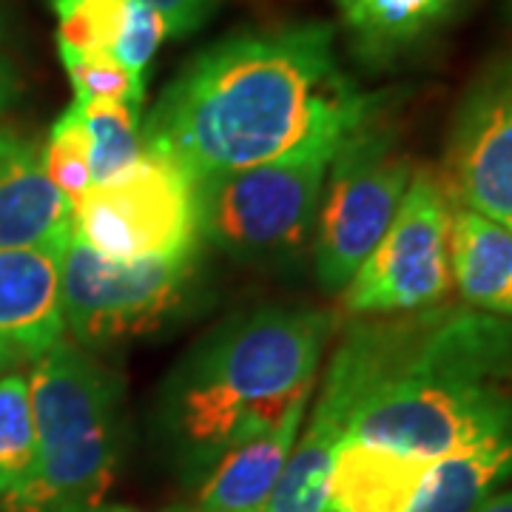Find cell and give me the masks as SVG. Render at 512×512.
<instances>
[{
	"label": "cell",
	"instance_id": "obj_1",
	"mask_svg": "<svg viewBox=\"0 0 512 512\" xmlns=\"http://www.w3.org/2000/svg\"><path fill=\"white\" fill-rule=\"evenodd\" d=\"M382 109L379 94L345 74L330 23H282L228 35L191 57L143 120V146L200 183Z\"/></svg>",
	"mask_w": 512,
	"mask_h": 512
},
{
	"label": "cell",
	"instance_id": "obj_2",
	"mask_svg": "<svg viewBox=\"0 0 512 512\" xmlns=\"http://www.w3.org/2000/svg\"><path fill=\"white\" fill-rule=\"evenodd\" d=\"M339 316L311 305H259L194 342L165 376L157 430L185 476L265 433L299 396L313 393Z\"/></svg>",
	"mask_w": 512,
	"mask_h": 512
},
{
	"label": "cell",
	"instance_id": "obj_3",
	"mask_svg": "<svg viewBox=\"0 0 512 512\" xmlns=\"http://www.w3.org/2000/svg\"><path fill=\"white\" fill-rule=\"evenodd\" d=\"M512 424V319L473 308L404 313L393 365L345 439L436 461Z\"/></svg>",
	"mask_w": 512,
	"mask_h": 512
},
{
	"label": "cell",
	"instance_id": "obj_4",
	"mask_svg": "<svg viewBox=\"0 0 512 512\" xmlns=\"http://www.w3.org/2000/svg\"><path fill=\"white\" fill-rule=\"evenodd\" d=\"M37 458L3 512H97L120 464V376L74 342L32 359Z\"/></svg>",
	"mask_w": 512,
	"mask_h": 512
},
{
	"label": "cell",
	"instance_id": "obj_5",
	"mask_svg": "<svg viewBox=\"0 0 512 512\" xmlns=\"http://www.w3.org/2000/svg\"><path fill=\"white\" fill-rule=\"evenodd\" d=\"M353 128H322L268 163L200 180V237L237 262L276 265L296 259L313 237L333 154Z\"/></svg>",
	"mask_w": 512,
	"mask_h": 512
},
{
	"label": "cell",
	"instance_id": "obj_6",
	"mask_svg": "<svg viewBox=\"0 0 512 512\" xmlns=\"http://www.w3.org/2000/svg\"><path fill=\"white\" fill-rule=\"evenodd\" d=\"M416 165L384 109L336 148L313 228V271L325 293H342L393 222Z\"/></svg>",
	"mask_w": 512,
	"mask_h": 512
},
{
	"label": "cell",
	"instance_id": "obj_7",
	"mask_svg": "<svg viewBox=\"0 0 512 512\" xmlns=\"http://www.w3.org/2000/svg\"><path fill=\"white\" fill-rule=\"evenodd\" d=\"M197 276L200 256L120 262L97 254L72 234L60 254L57 282L63 330L89 353L148 336L183 313Z\"/></svg>",
	"mask_w": 512,
	"mask_h": 512
},
{
	"label": "cell",
	"instance_id": "obj_8",
	"mask_svg": "<svg viewBox=\"0 0 512 512\" xmlns=\"http://www.w3.org/2000/svg\"><path fill=\"white\" fill-rule=\"evenodd\" d=\"M72 234L120 262L200 256L197 180L146 151L123 174L92 183L72 208Z\"/></svg>",
	"mask_w": 512,
	"mask_h": 512
},
{
	"label": "cell",
	"instance_id": "obj_9",
	"mask_svg": "<svg viewBox=\"0 0 512 512\" xmlns=\"http://www.w3.org/2000/svg\"><path fill=\"white\" fill-rule=\"evenodd\" d=\"M450 220L447 185L430 165H419L393 222L342 291V311L404 316L439 308L453 291Z\"/></svg>",
	"mask_w": 512,
	"mask_h": 512
},
{
	"label": "cell",
	"instance_id": "obj_10",
	"mask_svg": "<svg viewBox=\"0 0 512 512\" xmlns=\"http://www.w3.org/2000/svg\"><path fill=\"white\" fill-rule=\"evenodd\" d=\"M441 180L456 205L512 231V55L490 60L458 100Z\"/></svg>",
	"mask_w": 512,
	"mask_h": 512
},
{
	"label": "cell",
	"instance_id": "obj_11",
	"mask_svg": "<svg viewBox=\"0 0 512 512\" xmlns=\"http://www.w3.org/2000/svg\"><path fill=\"white\" fill-rule=\"evenodd\" d=\"M72 239V205L46 177L40 146L0 128V248L63 254Z\"/></svg>",
	"mask_w": 512,
	"mask_h": 512
},
{
	"label": "cell",
	"instance_id": "obj_12",
	"mask_svg": "<svg viewBox=\"0 0 512 512\" xmlns=\"http://www.w3.org/2000/svg\"><path fill=\"white\" fill-rule=\"evenodd\" d=\"M313 393L299 396L285 416L245 444L228 450L197 481V510L205 512H265L285 464L291 458Z\"/></svg>",
	"mask_w": 512,
	"mask_h": 512
},
{
	"label": "cell",
	"instance_id": "obj_13",
	"mask_svg": "<svg viewBox=\"0 0 512 512\" xmlns=\"http://www.w3.org/2000/svg\"><path fill=\"white\" fill-rule=\"evenodd\" d=\"M57 282L60 256L0 248V339L26 359L63 342Z\"/></svg>",
	"mask_w": 512,
	"mask_h": 512
},
{
	"label": "cell",
	"instance_id": "obj_14",
	"mask_svg": "<svg viewBox=\"0 0 512 512\" xmlns=\"http://www.w3.org/2000/svg\"><path fill=\"white\" fill-rule=\"evenodd\" d=\"M433 461L345 439L330 470L328 512H407Z\"/></svg>",
	"mask_w": 512,
	"mask_h": 512
},
{
	"label": "cell",
	"instance_id": "obj_15",
	"mask_svg": "<svg viewBox=\"0 0 512 512\" xmlns=\"http://www.w3.org/2000/svg\"><path fill=\"white\" fill-rule=\"evenodd\" d=\"M467 0H333L350 52L382 69L439 32Z\"/></svg>",
	"mask_w": 512,
	"mask_h": 512
},
{
	"label": "cell",
	"instance_id": "obj_16",
	"mask_svg": "<svg viewBox=\"0 0 512 512\" xmlns=\"http://www.w3.org/2000/svg\"><path fill=\"white\" fill-rule=\"evenodd\" d=\"M450 274L473 311L512 319V231L453 202Z\"/></svg>",
	"mask_w": 512,
	"mask_h": 512
},
{
	"label": "cell",
	"instance_id": "obj_17",
	"mask_svg": "<svg viewBox=\"0 0 512 512\" xmlns=\"http://www.w3.org/2000/svg\"><path fill=\"white\" fill-rule=\"evenodd\" d=\"M512 481V424L436 458L407 512H473Z\"/></svg>",
	"mask_w": 512,
	"mask_h": 512
},
{
	"label": "cell",
	"instance_id": "obj_18",
	"mask_svg": "<svg viewBox=\"0 0 512 512\" xmlns=\"http://www.w3.org/2000/svg\"><path fill=\"white\" fill-rule=\"evenodd\" d=\"M74 106L80 109L83 126L89 134L92 183H106L111 177L123 174L146 154L140 106L114 103V100H100V103L74 100Z\"/></svg>",
	"mask_w": 512,
	"mask_h": 512
},
{
	"label": "cell",
	"instance_id": "obj_19",
	"mask_svg": "<svg viewBox=\"0 0 512 512\" xmlns=\"http://www.w3.org/2000/svg\"><path fill=\"white\" fill-rule=\"evenodd\" d=\"M37 458L29 379L20 370L0 376V498L32 473Z\"/></svg>",
	"mask_w": 512,
	"mask_h": 512
},
{
	"label": "cell",
	"instance_id": "obj_20",
	"mask_svg": "<svg viewBox=\"0 0 512 512\" xmlns=\"http://www.w3.org/2000/svg\"><path fill=\"white\" fill-rule=\"evenodd\" d=\"M131 0H52L60 57L111 55L126 29Z\"/></svg>",
	"mask_w": 512,
	"mask_h": 512
},
{
	"label": "cell",
	"instance_id": "obj_21",
	"mask_svg": "<svg viewBox=\"0 0 512 512\" xmlns=\"http://www.w3.org/2000/svg\"><path fill=\"white\" fill-rule=\"evenodd\" d=\"M40 157H43L46 177L74 208L80 197L92 188L89 134L83 126L80 109L74 103L55 120V126L46 137V146H40Z\"/></svg>",
	"mask_w": 512,
	"mask_h": 512
},
{
	"label": "cell",
	"instance_id": "obj_22",
	"mask_svg": "<svg viewBox=\"0 0 512 512\" xmlns=\"http://www.w3.org/2000/svg\"><path fill=\"white\" fill-rule=\"evenodd\" d=\"M63 69L69 74L74 89V100L80 103H134L143 106L146 97V77L128 72L123 63H117L111 55H83L60 57Z\"/></svg>",
	"mask_w": 512,
	"mask_h": 512
},
{
	"label": "cell",
	"instance_id": "obj_23",
	"mask_svg": "<svg viewBox=\"0 0 512 512\" xmlns=\"http://www.w3.org/2000/svg\"><path fill=\"white\" fill-rule=\"evenodd\" d=\"M168 35H171V29L157 9H151L143 0H131L126 29L114 49V60L123 63L128 72H134L137 77H146L151 60L160 52Z\"/></svg>",
	"mask_w": 512,
	"mask_h": 512
},
{
	"label": "cell",
	"instance_id": "obj_24",
	"mask_svg": "<svg viewBox=\"0 0 512 512\" xmlns=\"http://www.w3.org/2000/svg\"><path fill=\"white\" fill-rule=\"evenodd\" d=\"M143 3L163 15L174 37L194 35L214 12V0H143Z\"/></svg>",
	"mask_w": 512,
	"mask_h": 512
},
{
	"label": "cell",
	"instance_id": "obj_25",
	"mask_svg": "<svg viewBox=\"0 0 512 512\" xmlns=\"http://www.w3.org/2000/svg\"><path fill=\"white\" fill-rule=\"evenodd\" d=\"M20 97V74L12 60L0 52V114Z\"/></svg>",
	"mask_w": 512,
	"mask_h": 512
},
{
	"label": "cell",
	"instance_id": "obj_26",
	"mask_svg": "<svg viewBox=\"0 0 512 512\" xmlns=\"http://www.w3.org/2000/svg\"><path fill=\"white\" fill-rule=\"evenodd\" d=\"M473 512H512V487H504L501 493H495L493 498H487L481 507Z\"/></svg>",
	"mask_w": 512,
	"mask_h": 512
},
{
	"label": "cell",
	"instance_id": "obj_27",
	"mask_svg": "<svg viewBox=\"0 0 512 512\" xmlns=\"http://www.w3.org/2000/svg\"><path fill=\"white\" fill-rule=\"evenodd\" d=\"M20 359H26V356H23V353H20L18 348L6 345V342L0 339V376H3V373H9L12 367L18 365Z\"/></svg>",
	"mask_w": 512,
	"mask_h": 512
},
{
	"label": "cell",
	"instance_id": "obj_28",
	"mask_svg": "<svg viewBox=\"0 0 512 512\" xmlns=\"http://www.w3.org/2000/svg\"><path fill=\"white\" fill-rule=\"evenodd\" d=\"M97 512H134L131 507H103V510Z\"/></svg>",
	"mask_w": 512,
	"mask_h": 512
},
{
	"label": "cell",
	"instance_id": "obj_29",
	"mask_svg": "<svg viewBox=\"0 0 512 512\" xmlns=\"http://www.w3.org/2000/svg\"><path fill=\"white\" fill-rule=\"evenodd\" d=\"M165 512H205V510H197V507H174V510H165Z\"/></svg>",
	"mask_w": 512,
	"mask_h": 512
}]
</instances>
